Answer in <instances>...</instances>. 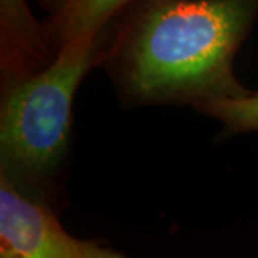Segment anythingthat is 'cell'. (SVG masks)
<instances>
[{"mask_svg": "<svg viewBox=\"0 0 258 258\" xmlns=\"http://www.w3.org/2000/svg\"><path fill=\"white\" fill-rule=\"evenodd\" d=\"M258 13L254 0L129 3L103 60L120 96L135 105H191L249 93L234 59Z\"/></svg>", "mask_w": 258, "mask_h": 258, "instance_id": "obj_2", "label": "cell"}, {"mask_svg": "<svg viewBox=\"0 0 258 258\" xmlns=\"http://www.w3.org/2000/svg\"><path fill=\"white\" fill-rule=\"evenodd\" d=\"M0 258H126L98 241L79 240L40 200L0 175Z\"/></svg>", "mask_w": 258, "mask_h": 258, "instance_id": "obj_3", "label": "cell"}, {"mask_svg": "<svg viewBox=\"0 0 258 258\" xmlns=\"http://www.w3.org/2000/svg\"><path fill=\"white\" fill-rule=\"evenodd\" d=\"M128 5L63 2L40 25L26 5L2 2L0 161L19 191L40 188L63 162L75 92Z\"/></svg>", "mask_w": 258, "mask_h": 258, "instance_id": "obj_1", "label": "cell"}, {"mask_svg": "<svg viewBox=\"0 0 258 258\" xmlns=\"http://www.w3.org/2000/svg\"><path fill=\"white\" fill-rule=\"evenodd\" d=\"M194 109L220 120L231 134L258 131V92L204 102L195 105Z\"/></svg>", "mask_w": 258, "mask_h": 258, "instance_id": "obj_4", "label": "cell"}]
</instances>
